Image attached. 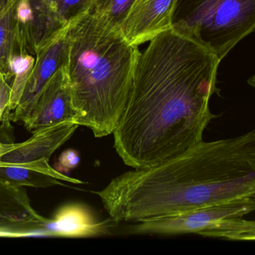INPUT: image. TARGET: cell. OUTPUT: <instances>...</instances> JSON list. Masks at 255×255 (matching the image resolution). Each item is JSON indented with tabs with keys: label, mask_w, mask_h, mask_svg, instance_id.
<instances>
[{
	"label": "cell",
	"mask_w": 255,
	"mask_h": 255,
	"mask_svg": "<svg viewBox=\"0 0 255 255\" xmlns=\"http://www.w3.org/2000/svg\"><path fill=\"white\" fill-rule=\"evenodd\" d=\"M221 60L204 46L170 29L150 40L135 62L132 85L113 131L125 165H157L203 141L212 119L210 100Z\"/></svg>",
	"instance_id": "obj_1"
},
{
	"label": "cell",
	"mask_w": 255,
	"mask_h": 255,
	"mask_svg": "<svg viewBox=\"0 0 255 255\" xmlns=\"http://www.w3.org/2000/svg\"><path fill=\"white\" fill-rule=\"evenodd\" d=\"M95 193L116 224L255 196V130L235 138L203 140L157 165L123 173Z\"/></svg>",
	"instance_id": "obj_2"
},
{
	"label": "cell",
	"mask_w": 255,
	"mask_h": 255,
	"mask_svg": "<svg viewBox=\"0 0 255 255\" xmlns=\"http://www.w3.org/2000/svg\"><path fill=\"white\" fill-rule=\"evenodd\" d=\"M139 53L120 30L91 13L70 23L62 66L76 125L89 128L96 138L113 134L128 102Z\"/></svg>",
	"instance_id": "obj_3"
},
{
	"label": "cell",
	"mask_w": 255,
	"mask_h": 255,
	"mask_svg": "<svg viewBox=\"0 0 255 255\" xmlns=\"http://www.w3.org/2000/svg\"><path fill=\"white\" fill-rule=\"evenodd\" d=\"M255 0H176L171 29L221 61L255 30Z\"/></svg>",
	"instance_id": "obj_4"
},
{
	"label": "cell",
	"mask_w": 255,
	"mask_h": 255,
	"mask_svg": "<svg viewBox=\"0 0 255 255\" xmlns=\"http://www.w3.org/2000/svg\"><path fill=\"white\" fill-rule=\"evenodd\" d=\"M255 210V195L207 206L175 216L143 221L129 225V234L178 235L196 234L205 237L254 241L255 221L243 219Z\"/></svg>",
	"instance_id": "obj_5"
},
{
	"label": "cell",
	"mask_w": 255,
	"mask_h": 255,
	"mask_svg": "<svg viewBox=\"0 0 255 255\" xmlns=\"http://www.w3.org/2000/svg\"><path fill=\"white\" fill-rule=\"evenodd\" d=\"M75 119L68 79L61 65L40 92L22 122L27 130L33 132L63 122L75 124Z\"/></svg>",
	"instance_id": "obj_6"
},
{
	"label": "cell",
	"mask_w": 255,
	"mask_h": 255,
	"mask_svg": "<svg viewBox=\"0 0 255 255\" xmlns=\"http://www.w3.org/2000/svg\"><path fill=\"white\" fill-rule=\"evenodd\" d=\"M176 0H134L121 32L132 46L150 41L171 29Z\"/></svg>",
	"instance_id": "obj_7"
},
{
	"label": "cell",
	"mask_w": 255,
	"mask_h": 255,
	"mask_svg": "<svg viewBox=\"0 0 255 255\" xmlns=\"http://www.w3.org/2000/svg\"><path fill=\"white\" fill-rule=\"evenodd\" d=\"M67 26L36 54L35 63L17 107L10 116L14 122H23L34 101L63 62Z\"/></svg>",
	"instance_id": "obj_8"
},
{
	"label": "cell",
	"mask_w": 255,
	"mask_h": 255,
	"mask_svg": "<svg viewBox=\"0 0 255 255\" xmlns=\"http://www.w3.org/2000/svg\"><path fill=\"white\" fill-rule=\"evenodd\" d=\"M112 221L100 220L86 204L70 203L47 219L45 227L48 237L87 238L110 234Z\"/></svg>",
	"instance_id": "obj_9"
},
{
	"label": "cell",
	"mask_w": 255,
	"mask_h": 255,
	"mask_svg": "<svg viewBox=\"0 0 255 255\" xmlns=\"http://www.w3.org/2000/svg\"><path fill=\"white\" fill-rule=\"evenodd\" d=\"M78 125L63 122L35 129L31 138L17 144H7L0 160L11 163H21L50 159L53 153L70 139Z\"/></svg>",
	"instance_id": "obj_10"
},
{
	"label": "cell",
	"mask_w": 255,
	"mask_h": 255,
	"mask_svg": "<svg viewBox=\"0 0 255 255\" xmlns=\"http://www.w3.org/2000/svg\"><path fill=\"white\" fill-rule=\"evenodd\" d=\"M62 182L80 184L81 180L59 172L49 163L48 159L21 163L0 160V183L14 187L47 188L64 185Z\"/></svg>",
	"instance_id": "obj_11"
},
{
	"label": "cell",
	"mask_w": 255,
	"mask_h": 255,
	"mask_svg": "<svg viewBox=\"0 0 255 255\" xmlns=\"http://www.w3.org/2000/svg\"><path fill=\"white\" fill-rule=\"evenodd\" d=\"M35 59L36 56L29 47L14 41L7 76L11 79V94L7 112L12 111L17 107L33 69Z\"/></svg>",
	"instance_id": "obj_12"
},
{
	"label": "cell",
	"mask_w": 255,
	"mask_h": 255,
	"mask_svg": "<svg viewBox=\"0 0 255 255\" xmlns=\"http://www.w3.org/2000/svg\"><path fill=\"white\" fill-rule=\"evenodd\" d=\"M31 204L24 187L0 183V224L41 219Z\"/></svg>",
	"instance_id": "obj_13"
},
{
	"label": "cell",
	"mask_w": 255,
	"mask_h": 255,
	"mask_svg": "<svg viewBox=\"0 0 255 255\" xmlns=\"http://www.w3.org/2000/svg\"><path fill=\"white\" fill-rule=\"evenodd\" d=\"M50 27L56 34L79 16L88 13L92 0H36Z\"/></svg>",
	"instance_id": "obj_14"
},
{
	"label": "cell",
	"mask_w": 255,
	"mask_h": 255,
	"mask_svg": "<svg viewBox=\"0 0 255 255\" xmlns=\"http://www.w3.org/2000/svg\"><path fill=\"white\" fill-rule=\"evenodd\" d=\"M17 0H0V74L8 76V61L14 39Z\"/></svg>",
	"instance_id": "obj_15"
},
{
	"label": "cell",
	"mask_w": 255,
	"mask_h": 255,
	"mask_svg": "<svg viewBox=\"0 0 255 255\" xmlns=\"http://www.w3.org/2000/svg\"><path fill=\"white\" fill-rule=\"evenodd\" d=\"M134 0H92L89 12L120 30Z\"/></svg>",
	"instance_id": "obj_16"
},
{
	"label": "cell",
	"mask_w": 255,
	"mask_h": 255,
	"mask_svg": "<svg viewBox=\"0 0 255 255\" xmlns=\"http://www.w3.org/2000/svg\"><path fill=\"white\" fill-rule=\"evenodd\" d=\"M11 79L0 74V122L5 112L8 110L11 94ZM6 144L0 141V157L5 153Z\"/></svg>",
	"instance_id": "obj_17"
},
{
	"label": "cell",
	"mask_w": 255,
	"mask_h": 255,
	"mask_svg": "<svg viewBox=\"0 0 255 255\" xmlns=\"http://www.w3.org/2000/svg\"><path fill=\"white\" fill-rule=\"evenodd\" d=\"M80 162V156L78 152L74 149L64 150L58 158L54 168L59 172H68L78 166Z\"/></svg>",
	"instance_id": "obj_18"
}]
</instances>
